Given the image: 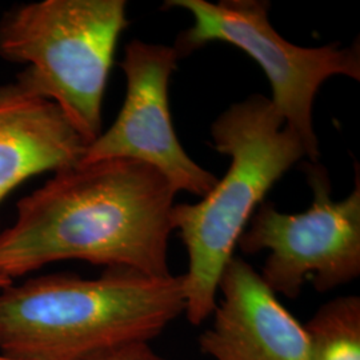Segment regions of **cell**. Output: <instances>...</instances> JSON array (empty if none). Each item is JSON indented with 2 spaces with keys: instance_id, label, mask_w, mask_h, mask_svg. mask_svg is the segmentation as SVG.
<instances>
[{
  "instance_id": "cell-1",
  "label": "cell",
  "mask_w": 360,
  "mask_h": 360,
  "mask_svg": "<svg viewBox=\"0 0 360 360\" xmlns=\"http://www.w3.org/2000/svg\"><path fill=\"white\" fill-rule=\"evenodd\" d=\"M176 193L156 168L131 159L58 171L18 202L15 224L0 232V276L70 259L169 276Z\"/></svg>"
},
{
  "instance_id": "cell-2",
  "label": "cell",
  "mask_w": 360,
  "mask_h": 360,
  "mask_svg": "<svg viewBox=\"0 0 360 360\" xmlns=\"http://www.w3.org/2000/svg\"><path fill=\"white\" fill-rule=\"evenodd\" d=\"M184 311V274L107 267L96 279L41 275L0 290V351L20 360H89L150 343Z\"/></svg>"
},
{
  "instance_id": "cell-3",
  "label": "cell",
  "mask_w": 360,
  "mask_h": 360,
  "mask_svg": "<svg viewBox=\"0 0 360 360\" xmlns=\"http://www.w3.org/2000/svg\"><path fill=\"white\" fill-rule=\"evenodd\" d=\"M219 154L231 158L227 174L195 205H175L172 227L188 252L184 316L193 326L217 307L219 281L238 240L271 187L307 156L294 129L271 99L254 94L230 105L214 122Z\"/></svg>"
},
{
  "instance_id": "cell-4",
  "label": "cell",
  "mask_w": 360,
  "mask_h": 360,
  "mask_svg": "<svg viewBox=\"0 0 360 360\" xmlns=\"http://www.w3.org/2000/svg\"><path fill=\"white\" fill-rule=\"evenodd\" d=\"M124 0H43L0 19V58L27 63L11 87L56 104L90 146L102 135V103L116 43L129 25Z\"/></svg>"
},
{
  "instance_id": "cell-5",
  "label": "cell",
  "mask_w": 360,
  "mask_h": 360,
  "mask_svg": "<svg viewBox=\"0 0 360 360\" xmlns=\"http://www.w3.org/2000/svg\"><path fill=\"white\" fill-rule=\"evenodd\" d=\"M165 7L193 15V26L180 32L174 46L179 59L211 41H224L262 67L270 82L271 102L300 138L309 160L316 163L321 151L312 117L315 96L328 77L359 80V39L345 49L339 43L316 49L295 46L274 30L267 0H168Z\"/></svg>"
},
{
  "instance_id": "cell-6",
  "label": "cell",
  "mask_w": 360,
  "mask_h": 360,
  "mask_svg": "<svg viewBox=\"0 0 360 360\" xmlns=\"http://www.w3.org/2000/svg\"><path fill=\"white\" fill-rule=\"evenodd\" d=\"M312 203L302 214L279 212L263 202L238 240L242 252L269 250L262 279L275 295L296 299L306 282L327 292L360 275V175L347 198L334 200L326 167L304 163Z\"/></svg>"
},
{
  "instance_id": "cell-7",
  "label": "cell",
  "mask_w": 360,
  "mask_h": 360,
  "mask_svg": "<svg viewBox=\"0 0 360 360\" xmlns=\"http://www.w3.org/2000/svg\"><path fill=\"white\" fill-rule=\"evenodd\" d=\"M174 46L132 40L120 62L127 94L114 124L87 147L80 165L131 159L156 168L179 191L205 198L218 178L181 147L168 108V83L178 67Z\"/></svg>"
},
{
  "instance_id": "cell-8",
  "label": "cell",
  "mask_w": 360,
  "mask_h": 360,
  "mask_svg": "<svg viewBox=\"0 0 360 360\" xmlns=\"http://www.w3.org/2000/svg\"><path fill=\"white\" fill-rule=\"evenodd\" d=\"M221 299L200 351L214 360H307L303 324L243 257H232L219 281Z\"/></svg>"
},
{
  "instance_id": "cell-9",
  "label": "cell",
  "mask_w": 360,
  "mask_h": 360,
  "mask_svg": "<svg viewBox=\"0 0 360 360\" xmlns=\"http://www.w3.org/2000/svg\"><path fill=\"white\" fill-rule=\"evenodd\" d=\"M87 147L53 102L0 87V203L34 175L77 166Z\"/></svg>"
},
{
  "instance_id": "cell-10",
  "label": "cell",
  "mask_w": 360,
  "mask_h": 360,
  "mask_svg": "<svg viewBox=\"0 0 360 360\" xmlns=\"http://www.w3.org/2000/svg\"><path fill=\"white\" fill-rule=\"evenodd\" d=\"M307 360H360V297L339 296L303 324Z\"/></svg>"
},
{
  "instance_id": "cell-11",
  "label": "cell",
  "mask_w": 360,
  "mask_h": 360,
  "mask_svg": "<svg viewBox=\"0 0 360 360\" xmlns=\"http://www.w3.org/2000/svg\"><path fill=\"white\" fill-rule=\"evenodd\" d=\"M89 360H167L155 352L150 343H132L107 351Z\"/></svg>"
},
{
  "instance_id": "cell-12",
  "label": "cell",
  "mask_w": 360,
  "mask_h": 360,
  "mask_svg": "<svg viewBox=\"0 0 360 360\" xmlns=\"http://www.w3.org/2000/svg\"><path fill=\"white\" fill-rule=\"evenodd\" d=\"M10 284H13V281H10V279H7V278H4V276H0V290L8 287Z\"/></svg>"
},
{
  "instance_id": "cell-13",
  "label": "cell",
  "mask_w": 360,
  "mask_h": 360,
  "mask_svg": "<svg viewBox=\"0 0 360 360\" xmlns=\"http://www.w3.org/2000/svg\"><path fill=\"white\" fill-rule=\"evenodd\" d=\"M0 360H20V359H15V358H10V356H6V355H3V354H0Z\"/></svg>"
}]
</instances>
